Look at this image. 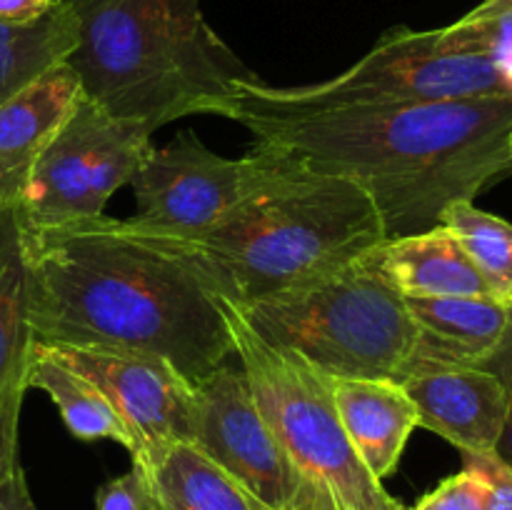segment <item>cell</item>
I'll return each instance as SVG.
<instances>
[{
  "label": "cell",
  "instance_id": "1",
  "mask_svg": "<svg viewBox=\"0 0 512 510\" xmlns=\"http://www.w3.org/2000/svg\"><path fill=\"white\" fill-rule=\"evenodd\" d=\"M228 120L305 170L363 188L388 238L440 225L458 200H475L512 175V98L278 110L235 98Z\"/></svg>",
  "mask_w": 512,
  "mask_h": 510
},
{
  "label": "cell",
  "instance_id": "2",
  "mask_svg": "<svg viewBox=\"0 0 512 510\" xmlns=\"http://www.w3.org/2000/svg\"><path fill=\"white\" fill-rule=\"evenodd\" d=\"M23 240L33 343L155 355L190 383L233 355L218 293L130 220L103 215Z\"/></svg>",
  "mask_w": 512,
  "mask_h": 510
},
{
  "label": "cell",
  "instance_id": "3",
  "mask_svg": "<svg viewBox=\"0 0 512 510\" xmlns=\"http://www.w3.org/2000/svg\"><path fill=\"white\" fill-rule=\"evenodd\" d=\"M138 230L183 258L213 293L235 305L315 283L388 240L363 188L303 165L205 233Z\"/></svg>",
  "mask_w": 512,
  "mask_h": 510
},
{
  "label": "cell",
  "instance_id": "4",
  "mask_svg": "<svg viewBox=\"0 0 512 510\" xmlns=\"http://www.w3.org/2000/svg\"><path fill=\"white\" fill-rule=\"evenodd\" d=\"M65 63L88 100L158 130L185 115L228 118L235 83L255 78L218 38L200 0H68Z\"/></svg>",
  "mask_w": 512,
  "mask_h": 510
},
{
  "label": "cell",
  "instance_id": "5",
  "mask_svg": "<svg viewBox=\"0 0 512 510\" xmlns=\"http://www.w3.org/2000/svg\"><path fill=\"white\" fill-rule=\"evenodd\" d=\"M378 250L315 283L238 310L260 338L298 350L333 378L398 380L413 358L415 328Z\"/></svg>",
  "mask_w": 512,
  "mask_h": 510
},
{
  "label": "cell",
  "instance_id": "6",
  "mask_svg": "<svg viewBox=\"0 0 512 510\" xmlns=\"http://www.w3.org/2000/svg\"><path fill=\"white\" fill-rule=\"evenodd\" d=\"M233 355L260 413L305 480L338 510H405L358 458L333 398V375L298 350L260 338L238 305L218 295Z\"/></svg>",
  "mask_w": 512,
  "mask_h": 510
},
{
  "label": "cell",
  "instance_id": "7",
  "mask_svg": "<svg viewBox=\"0 0 512 510\" xmlns=\"http://www.w3.org/2000/svg\"><path fill=\"white\" fill-rule=\"evenodd\" d=\"M508 95L510 85L488 58L443 45L440 30L393 28L335 78L273 88L258 78L235 83V98L278 110H328L350 105L435 103Z\"/></svg>",
  "mask_w": 512,
  "mask_h": 510
},
{
  "label": "cell",
  "instance_id": "8",
  "mask_svg": "<svg viewBox=\"0 0 512 510\" xmlns=\"http://www.w3.org/2000/svg\"><path fill=\"white\" fill-rule=\"evenodd\" d=\"M150 148L148 125L115 118L83 95L30 173L15 208L23 233L103 218L110 195L130 185Z\"/></svg>",
  "mask_w": 512,
  "mask_h": 510
},
{
  "label": "cell",
  "instance_id": "9",
  "mask_svg": "<svg viewBox=\"0 0 512 510\" xmlns=\"http://www.w3.org/2000/svg\"><path fill=\"white\" fill-rule=\"evenodd\" d=\"M295 168V160L260 143L245 158H223L193 130H183L170 143L148 150L130 180L138 208L128 220L155 233H205Z\"/></svg>",
  "mask_w": 512,
  "mask_h": 510
},
{
  "label": "cell",
  "instance_id": "10",
  "mask_svg": "<svg viewBox=\"0 0 512 510\" xmlns=\"http://www.w3.org/2000/svg\"><path fill=\"white\" fill-rule=\"evenodd\" d=\"M190 443L270 510H338L300 475L260 413L243 368L223 363L195 383Z\"/></svg>",
  "mask_w": 512,
  "mask_h": 510
},
{
  "label": "cell",
  "instance_id": "11",
  "mask_svg": "<svg viewBox=\"0 0 512 510\" xmlns=\"http://www.w3.org/2000/svg\"><path fill=\"white\" fill-rule=\"evenodd\" d=\"M63 363L93 380L133 438L130 458L148 468L165 448L190 443L195 423V383L163 358L118 348L45 345Z\"/></svg>",
  "mask_w": 512,
  "mask_h": 510
},
{
  "label": "cell",
  "instance_id": "12",
  "mask_svg": "<svg viewBox=\"0 0 512 510\" xmlns=\"http://www.w3.org/2000/svg\"><path fill=\"white\" fill-rule=\"evenodd\" d=\"M418 410L420 428L453 443L463 455L495 453L508 398L495 373L475 365L418 363L398 378Z\"/></svg>",
  "mask_w": 512,
  "mask_h": 510
},
{
  "label": "cell",
  "instance_id": "13",
  "mask_svg": "<svg viewBox=\"0 0 512 510\" xmlns=\"http://www.w3.org/2000/svg\"><path fill=\"white\" fill-rule=\"evenodd\" d=\"M80 100L78 75L60 63L0 103V205L18 208L35 163Z\"/></svg>",
  "mask_w": 512,
  "mask_h": 510
},
{
  "label": "cell",
  "instance_id": "14",
  "mask_svg": "<svg viewBox=\"0 0 512 510\" xmlns=\"http://www.w3.org/2000/svg\"><path fill=\"white\" fill-rule=\"evenodd\" d=\"M415 328L410 365H475L498 350L510 323V303L485 295L458 298H405ZM403 375V373H400Z\"/></svg>",
  "mask_w": 512,
  "mask_h": 510
},
{
  "label": "cell",
  "instance_id": "15",
  "mask_svg": "<svg viewBox=\"0 0 512 510\" xmlns=\"http://www.w3.org/2000/svg\"><path fill=\"white\" fill-rule=\"evenodd\" d=\"M333 398L350 445L383 483L418 428L413 400L395 378H333Z\"/></svg>",
  "mask_w": 512,
  "mask_h": 510
},
{
  "label": "cell",
  "instance_id": "16",
  "mask_svg": "<svg viewBox=\"0 0 512 510\" xmlns=\"http://www.w3.org/2000/svg\"><path fill=\"white\" fill-rule=\"evenodd\" d=\"M378 255L385 275L405 298H495L463 245L445 225L388 238Z\"/></svg>",
  "mask_w": 512,
  "mask_h": 510
},
{
  "label": "cell",
  "instance_id": "17",
  "mask_svg": "<svg viewBox=\"0 0 512 510\" xmlns=\"http://www.w3.org/2000/svg\"><path fill=\"white\" fill-rule=\"evenodd\" d=\"M25 388L43 390L58 408L65 428L78 440L85 443L113 440L128 453L133 450V438L108 395L40 343L30 345L28 363H25Z\"/></svg>",
  "mask_w": 512,
  "mask_h": 510
},
{
  "label": "cell",
  "instance_id": "18",
  "mask_svg": "<svg viewBox=\"0 0 512 510\" xmlns=\"http://www.w3.org/2000/svg\"><path fill=\"white\" fill-rule=\"evenodd\" d=\"M143 470L163 510H270L193 443L170 445Z\"/></svg>",
  "mask_w": 512,
  "mask_h": 510
},
{
  "label": "cell",
  "instance_id": "19",
  "mask_svg": "<svg viewBox=\"0 0 512 510\" xmlns=\"http://www.w3.org/2000/svg\"><path fill=\"white\" fill-rule=\"evenodd\" d=\"M75 48V15L55 3L33 23L0 20V103L38 80L45 70L65 63Z\"/></svg>",
  "mask_w": 512,
  "mask_h": 510
},
{
  "label": "cell",
  "instance_id": "20",
  "mask_svg": "<svg viewBox=\"0 0 512 510\" xmlns=\"http://www.w3.org/2000/svg\"><path fill=\"white\" fill-rule=\"evenodd\" d=\"M30 345V283L23 228L15 208L0 205V388L25 375Z\"/></svg>",
  "mask_w": 512,
  "mask_h": 510
},
{
  "label": "cell",
  "instance_id": "21",
  "mask_svg": "<svg viewBox=\"0 0 512 510\" xmlns=\"http://www.w3.org/2000/svg\"><path fill=\"white\" fill-rule=\"evenodd\" d=\"M440 225L463 245L490 293L512 305V223L480 210L473 200H458L440 213Z\"/></svg>",
  "mask_w": 512,
  "mask_h": 510
},
{
  "label": "cell",
  "instance_id": "22",
  "mask_svg": "<svg viewBox=\"0 0 512 510\" xmlns=\"http://www.w3.org/2000/svg\"><path fill=\"white\" fill-rule=\"evenodd\" d=\"M443 45L488 58L512 90V0H485L448 28H438Z\"/></svg>",
  "mask_w": 512,
  "mask_h": 510
},
{
  "label": "cell",
  "instance_id": "23",
  "mask_svg": "<svg viewBox=\"0 0 512 510\" xmlns=\"http://www.w3.org/2000/svg\"><path fill=\"white\" fill-rule=\"evenodd\" d=\"M405 510H490V483L475 465L465 463L460 473L445 478Z\"/></svg>",
  "mask_w": 512,
  "mask_h": 510
},
{
  "label": "cell",
  "instance_id": "24",
  "mask_svg": "<svg viewBox=\"0 0 512 510\" xmlns=\"http://www.w3.org/2000/svg\"><path fill=\"white\" fill-rule=\"evenodd\" d=\"M95 503L98 510H163L148 475L138 465L108 480L95 495Z\"/></svg>",
  "mask_w": 512,
  "mask_h": 510
},
{
  "label": "cell",
  "instance_id": "25",
  "mask_svg": "<svg viewBox=\"0 0 512 510\" xmlns=\"http://www.w3.org/2000/svg\"><path fill=\"white\" fill-rule=\"evenodd\" d=\"M25 375L8 380L0 388V488L10 470L20 463L18 460V428H20V408L25 398Z\"/></svg>",
  "mask_w": 512,
  "mask_h": 510
},
{
  "label": "cell",
  "instance_id": "26",
  "mask_svg": "<svg viewBox=\"0 0 512 510\" xmlns=\"http://www.w3.org/2000/svg\"><path fill=\"white\" fill-rule=\"evenodd\" d=\"M483 368H488L490 373H495L500 378L505 388V398H508V410H505V425L503 435L498 440V448H495V455L503 460L505 465L512 470V310H510V323L508 330H505L503 340H500L498 350L485 360Z\"/></svg>",
  "mask_w": 512,
  "mask_h": 510
},
{
  "label": "cell",
  "instance_id": "27",
  "mask_svg": "<svg viewBox=\"0 0 512 510\" xmlns=\"http://www.w3.org/2000/svg\"><path fill=\"white\" fill-rule=\"evenodd\" d=\"M490 483V510H512V470L495 453L463 455Z\"/></svg>",
  "mask_w": 512,
  "mask_h": 510
},
{
  "label": "cell",
  "instance_id": "28",
  "mask_svg": "<svg viewBox=\"0 0 512 510\" xmlns=\"http://www.w3.org/2000/svg\"><path fill=\"white\" fill-rule=\"evenodd\" d=\"M0 510H38L33 495H30L28 480H25V470L20 468V463L10 470L3 488H0Z\"/></svg>",
  "mask_w": 512,
  "mask_h": 510
},
{
  "label": "cell",
  "instance_id": "29",
  "mask_svg": "<svg viewBox=\"0 0 512 510\" xmlns=\"http://www.w3.org/2000/svg\"><path fill=\"white\" fill-rule=\"evenodd\" d=\"M55 0H0V20L3 23H33L50 13Z\"/></svg>",
  "mask_w": 512,
  "mask_h": 510
},
{
  "label": "cell",
  "instance_id": "30",
  "mask_svg": "<svg viewBox=\"0 0 512 510\" xmlns=\"http://www.w3.org/2000/svg\"><path fill=\"white\" fill-rule=\"evenodd\" d=\"M55 3H68V0H55Z\"/></svg>",
  "mask_w": 512,
  "mask_h": 510
}]
</instances>
